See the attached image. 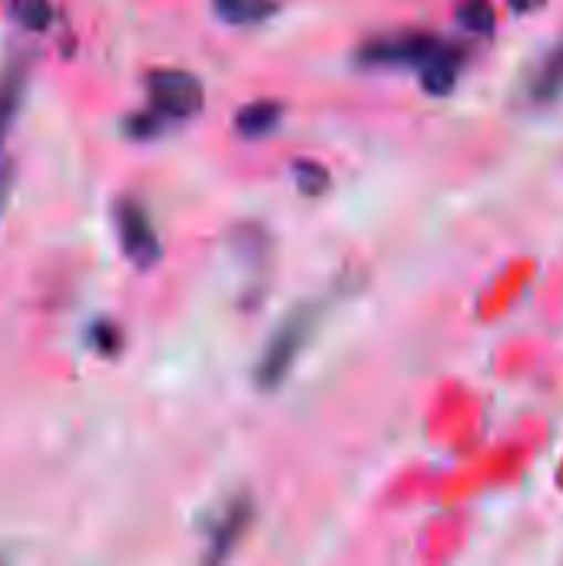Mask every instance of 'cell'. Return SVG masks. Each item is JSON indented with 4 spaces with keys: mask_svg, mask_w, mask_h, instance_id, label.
I'll return each mask as SVG.
<instances>
[{
    "mask_svg": "<svg viewBox=\"0 0 563 566\" xmlns=\"http://www.w3.org/2000/svg\"><path fill=\"white\" fill-rule=\"evenodd\" d=\"M93 338H100L96 345H100L103 355H113L116 352V328L113 325H96L93 328Z\"/></svg>",
    "mask_w": 563,
    "mask_h": 566,
    "instance_id": "obj_14",
    "label": "cell"
},
{
    "mask_svg": "<svg viewBox=\"0 0 563 566\" xmlns=\"http://www.w3.org/2000/svg\"><path fill=\"white\" fill-rule=\"evenodd\" d=\"M292 176H295V182H299V189H302L305 196H322V192L329 189V169L319 166V163L302 159V163L292 166Z\"/></svg>",
    "mask_w": 563,
    "mask_h": 566,
    "instance_id": "obj_13",
    "label": "cell"
},
{
    "mask_svg": "<svg viewBox=\"0 0 563 566\" xmlns=\"http://www.w3.org/2000/svg\"><path fill=\"white\" fill-rule=\"evenodd\" d=\"M113 219H116V235H119V245L126 252V259L136 265V269H153L159 259H163V242L153 229V219L146 212V206L139 199H119L113 206Z\"/></svg>",
    "mask_w": 563,
    "mask_h": 566,
    "instance_id": "obj_3",
    "label": "cell"
},
{
    "mask_svg": "<svg viewBox=\"0 0 563 566\" xmlns=\"http://www.w3.org/2000/svg\"><path fill=\"white\" fill-rule=\"evenodd\" d=\"M7 13L17 27L30 33H43L53 23V0H7Z\"/></svg>",
    "mask_w": 563,
    "mask_h": 566,
    "instance_id": "obj_11",
    "label": "cell"
},
{
    "mask_svg": "<svg viewBox=\"0 0 563 566\" xmlns=\"http://www.w3.org/2000/svg\"><path fill=\"white\" fill-rule=\"evenodd\" d=\"M216 17L232 23V27H256L275 17L279 0H212Z\"/></svg>",
    "mask_w": 563,
    "mask_h": 566,
    "instance_id": "obj_9",
    "label": "cell"
},
{
    "mask_svg": "<svg viewBox=\"0 0 563 566\" xmlns=\"http://www.w3.org/2000/svg\"><path fill=\"white\" fill-rule=\"evenodd\" d=\"M458 23L475 36H491L498 30V13L491 0H461L458 3Z\"/></svg>",
    "mask_w": 563,
    "mask_h": 566,
    "instance_id": "obj_12",
    "label": "cell"
},
{
    "mask_svg": "<svg viewBox=\"0 0 563 566\" xmlns=\"http://www.w3.org/2000/svg\"><path fill=\"white\" fill-rule=\"evenodd\" d=\"M461 66H465V50L455 46V43H445L418 73H421V86L431 93V96H448L461 76Z\"/></svg>",
    "mask_w": 563,
    "mask_h": 566,
    "instance_id": "obj_6",
    "label": "cell"
},
{
    "mask_svg": "<svg viewBox=\"0 0 563 566\" xmlns=\"http://www.w3.org/2000/svg\"><path fill=\"white\" fill-rule=\"evenodd\" d=\"M10 182H13V169L10 166H0V216H3L7 196H10Z\"/></svg>",
    "mask_w": 563,
    "mask_h": 566,
    "instance_id": "obj_15",
    "label": "cell"
},
{
    "mask_svg": "<svg viewBox=\"0 0 563 566\" xmlns=\"http://www.w3.org/2000/svg\"><path fill=\"white\" fill-rule=\"evenodd\" d=\"M445 46V40H438L435 33H398V36H375L358 50V63L362 66H378V70H421L438 50Z\"/></svg>",
    "mask_w": 563,
    "mask_h": 566,
    "instance_id": "obj_2",
    "label": "cell"
},
{
    "mask_svg": "<svg viewBox=\"0 0 563 566\" xmlns=\"http://www.w3.org/2000/svg\"><path fill=\"white\" fill-rule=\"evenodd\" d=\"M279 123H282V106H279L275 99H256V103L242 106V109H239V116H236L239 133H242V136H249V139H262V136H269Z\"/></svg>",
    "mask_w": 563,
    "mask_h": 566,
    "instance_id": "obj_10",
    "label": "cell"
},
{
    "mask_svg": "<svg viewBox=\"0 0 563 566\" xmlns=\"http://www.w3.org/2000/svg\"><path fill=\"white\" fill-rule=\"evenodd\" d=\"M23 90H27V70H23V63H10L0 73V149H3V139H7L17 113H20Z\"/></svg>",
    "mask_w": 563,
    "mask_h": 566,
    "instance_id": "obj_8",
    "label": "cell"
},
{
    "mask_svg": "<svg viewBox=\"0 0 563 566\" xmlns=\"http://www.w3.org/2000/svg\"><path fill=\"white\" fill-rule=\"evenodd\" d=\"M508 3H511L514 13H534L544 0H508Z\"/></svg>",
    "mask_w": 563,
    "mask_h": 566,
    "instance_id": "obj_16",
    "label": "cell"
},
{
    "mask_svg": "<svg viewBox=\"0 0 563 566\" xmlns=\"http://www.w3.org/2000/svg\"><path fill=\"white\" fill-rule=\"evenodd\" d=\"M249 521H252V504H249V497H236V501L222 511V517L216 521V527H212V534H209V560H226V557L239 547V541H242Z\"/></svg>",
    "mask_w": 563,
    "mask_h": 566,
    "instance_id": "obj_5",
    "label": "cell"
},
{
    "mask_svg": "<svg viewBox=\"0 0 563 566\" xmlns=\"http://www.w3.org/2000/svg\"><path fill=\"white\" fill-rule=\"evenodd\" d=\"M149 99L163 119H192L206 103V90L186 70H159L149 76Z\"/></svg>",
    "mask_w": 563,
    "mask_h": 566,
    "instance_id": "obj_4",
    "label": "cell"
},
{
    "mask_svg": "<svg viewBox=\"0 0 563 566\" xmlns=\"http://www.w3.org/2000/svg\"><path fill=\"white\" fill-rule=\"evenodd\" d=\"M319 305H299L295 312L285 315V322L275 328V335L269 338L259 365H256V385L259 391H275L285 385L289 371L295 368L299 355L305 352L312 332L319 328Z\"/></svg>",
    "mask_w": 563,
    "mask_h": 566,
    "instance_id": "obj_1",
    "label": "cell"
},
{
    "mask_svg": "<svg viewBox=\"0 0 563 566\" xmlns=\"http://www.w3.org/2000/svg\"><path fill=\"white\" fill-rule=\"evenodd\" d=\"M528 96L534 103H557L563 96V40L541 60L528 83Z\"/></svg>",
    "mask_w": 563,
    "mask_h": 566,
    "instance_id": "obj_7",
    "label": "cell"
}]
</instances>
